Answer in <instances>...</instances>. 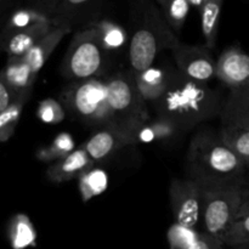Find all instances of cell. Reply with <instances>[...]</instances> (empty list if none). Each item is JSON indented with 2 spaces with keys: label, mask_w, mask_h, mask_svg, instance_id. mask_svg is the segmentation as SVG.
<instances>
[{
  "label": "cell",
  "mask_w": 249,
  "mask_h": 249,
  "mask_svg": "<svg viewBox=\"0 0 249 249\" xmlns=\"http://www.w3.org/2000/svg\"><path fill=\"white\" fill-rule=\"evenodd\" d=\"M157 117L187 129L221 113L220 96L206 83L196 82L180 72L170 73L167 91L153 102Z\"/></svg>",
  "instance_id": "cell-1"
},
{
  "label": "cell",
  "mask_w": 249,
  "mask_h": 249,
  "mask_svg": "<svg viewBox=\"0 0 249 249\" xmlns=\"http://www.w3.org/2000/svg\"><path fill=\"white\" fill-rule=\"evenodd\" d=\"M186 164L190 179L201 187L242 184L247 168L220 138L204 133L192 139Z\"/></svg>",
  "instance_id": "cell-2"
},
{
  "label": "cell",
  "mask_w": 249,
  "mask_h": 249,
  "mask_svg": "<svg viewBox=\"0 0 249 249\" xmlns=\"http://www.w3.org/2000/svg\"><path fill=\"white\" fill-rule=\"evenodd\" d=\"M139 24L129 45L131 73L138 74L152 67L158 53L163 49H174L179 39L170 29L160 9L152 2H141Z\"/></svg>",
  "instance_id": "cell-3"
},
{
  "label": "cell",
  "mask_w": 249,
  "mask_h": 249,
  "mask_svg": "<svg viewBox=\"0 0 249 249\" xmlns=\"http://www.w3.org/2000/svg\"><path fill=\"white\" fill-rule=\"evenodd\" d=\"M106 85L111 109L109 128L135 140L139 129L150 121V114L136 88L134 74L117 73L106 80Z\"/></svg>",
  "instance_id": "cell-4"
},
{
  "label": "cell",
  "mask_w": 249,
  "mask_h": 249,
  "mask_svg": "<svg viewBox=\"0 0 249 249\" xmlns=\"http://www.w3.org/2000/svg\"><path fill=\"white\" fill-rule=\"evenodd\" d=\"M62 102L83 123L99 129L109 128L111 109L106 82L96 79L73 82L63 90Z\"/></svg>",
  "instance_id": "cell-5"
},
{
  "label": "cell",
  "mask_w": 249,
  "mask_h": 249,
  "mask_svg": "<svg viewBox=\"0 0 249 249\" xmlns=\"http://www.w3.org/2000/svg\"><path fill=\"white\" fill-rule=\"evenodd\" d=\"M108 53L100 41L99 34L88 24L77 32L71 41L61 65V72L74 82L94 79L106 70Z\"/></svg>",
  "instance_id": "cell-6"
},
{
  "label": "cell",
  "mask_w": 249,
  "mask_h": 249,
  "mask_svg": "<svg viewBox=\"0 0 249 249\" xmlns=\"http://www.w3.org/2000/svg\"><path fill=\"white\" fill-rule=\"evenodd\" d=\"M242 184L202 187L201 221L204 232L220 238L237 219L242 203Z\"/></svg>",
  "instance_id": "cell-7"
},
{
  "label": "cell",
  "mask_w": 249,
  "mask_h": 249,
  "mask_svg": "<svg viewBox=\"0 0 249 249\" xmlns=\"http://www.w3.org/2000/svg\"><path fill=\"white\" fill-rule=\"evenodd\" d=\"M169 199L174 223L196 229L201 220L202 187L191 179H174L169 187Z\"/></svg>",
  "instance_id": "cell-8"
},
{
  "label": "cell",
  "mask_w": 249,
  "mask_h": 249,
  "mask_svg": "<svg viewBox=\"0 0 249 249\" xmlns=\"http://www.w3.org/2000/svg\"><path fill=\"white\" fill-rule=\"evenodd\" d=\"M179 72L185 77L201 83H207L215 77L216 61L207 46L187 45L181 41L173 49Z\"/></svg>",
  "instance_id": "cell-9"
},
{
  "label": "cell",
  "mask_w": 249,
  "mask_h": 249,
  "mask_svg": "<svg viewBox=\"0 0 249 249\" xmlns=\"http://www.w3.org/2000/svg\"><path fill=\"white\" fill-rule=\"evenodd\" d=\"M215 77L230 89L246 84L249 79V55L240 48H229L216 60Z\"/></svg>",
  "instance_id": "cell-10"
},
{
  "label": "cell",
  "mask_w": 249,
  "mask_h": 249,
  "mask_svg": "<svg viewBox=\"0 0 249 249\" xmlns=\"http://www.w3.org/2000/svg\"><path fill=\"white\" fill-rule=\"evenodd\" d=\"M136 141L133 138L111 128L99 129L84 145L82 146L92 162H101L116 151L126 145H133Z\"/></svg>",
  "instance_id": "cell-11"
},
{
  "label": "cell",
  "mask_w": 249,
  "mask_h": 249,
  "mask_svg": "<svg viewBox=\"0 0 249 249\" xmlns=\"http://www.w3.org/2000/svg\"><path fill=\"white\" fill-rule=\"evenodd\" d=\"M220 116L223 126L249 130V84L230 89Z\"/></svg>",
  "instance_id": "cell-12"
},
{
  "label": "cell",
  "mask_w": 249,
  "mask_h": 249,
  "mask_svg": "<svg viewBox=\"0 0 249 249\" xmlns=\"http://www.w3.org/2000/svg\"><path fill=\"white\" fill-rule=\"evenodd\" d=\"M94 164L84 148L79 147L63 160L53 163L46 174L53 182L62 184L73 179H79L84 173L94 168Z\"/></svg>",
  "instance_id": "cell-13"
},
{
  "label": "cell",
  "mask_w": 249,
  "mask_h": 249,
  "mask_svg": "<svg viewBox=\"0 0 249 249\" xmlns=\"http://www.w3.org/2000/svg\"><path fill=\"white\" fill-rule=\"evenodd\" d=\"M49 17L55 19L58 26L73 27V22L94 18L97 12V2L89 0H63L49 2Z\"/></svg>",
  "instance_id": "cell-14"
},
{
  "label": "cell",
  "mask_w": 249,
  "mask_h": 249,
  "mask_svg": "<svg viewBox=\"0 0 249 249\" xmlns=\"http://www.w3.org/2000/svg\"><path fill=\"white\" fill-rule=\"evenodd\" d=\"M72 27L66 26V24H61V26L56 27L55 29L50 32L48 36H44L43 39L38 41L28 53L24 56H22L24 62L31 67L32 72L36 75L40 72L43 66L45 65L46 61L49 60L51 53L56 49V46L61 43L63 38L67 36L71 32Z\"/></svg>",
  "instance_id": "cell-15"
},
{
  "label": "cell",
  "mask_w": 249,
  "mask_h": 249,
  "mask_svg": "<svg viewBox=\"0 0 249 249\" xmlns=\"http://www.w3.org/2000/svg\"><path fill=\"white\" fill-rule=\"evenodd\" d=\"M135 84L145 101L156 102L164 95L169 85L170 73L158 67H151L143 72L134 74Z\"/></svg>",
  "instance_id": "cell-16"
},
{
  "label": "cell",
  "mask_w": 249,
  "mask_h": 249,
  "mask_svg": "<svg viewBox=\"0 0 249 249\" xmlns=\"http://www.w3.org/2000/svg\"><path fill=\"white\" fill-rule=\"evenodd\" d=\"M58 27L56 22H43L34 24L29 28L17 32L10 38L7 50L11 57H22L26 55L40 39L48 36L53 29Z\"/></svg>",
  "instance_id": "cell-17"
},
{
  "label": "cell",
  "mask_w": 249,
  "mask_h": 249,
  "mask_svg": "<svg viewBox=\"0 0 249 249\" xmlns=\"http://www.w3.org/2000/svg\"><path fill=\"white\" fill-rule=\"evenodd\" d=\"M36 77L38 75L32 72L31 67L24 62L23 57H11L2 73L1 79L15 92L22 95L31 90Z\"/></svg>",
  "instance_id": "cell-18"
},
{
  "label": "cell",
  "mask_w": 249,
  "mask_h": 249,
  "mask_svg": "<svg viewBox=\"0 0 249 249\" xmlns=\"http://www.w3.org/2000/svg\"><path fill=\"white\" fill-rule=\"evenodd\" d=\"M223 5V0H204L203 5L198 10L201 16L202 34L206 40V46L209 50L215 48Z\"/></svg>",
  "instance_id": "cell-19"
},
{
  "label": "cell",
  "mask_w": 249,
  "mask_h": 249,
  "mask_svg": "<svg viewBox=\"0 0 249 249\" xmlns=\"http://www.w3.org/2000/svg\"><path fill=\"white\" fill-rule=\"evenodd\" d=\"M89 26H91L97 32L100 41L107 53L121 50L128 40V34L125 29L109 19L90 22Z\"/></svg>",
  "instance_id": "cell-20"
},
{
  "label": "cell",
  "mask_w": 249,
  "mask_h": 249,
  "mask_svg": "<svg viewBox=\"0 0 249 249\" xmlns=\"http://www.w3.org/2000/svg\"><path fill=\"white\" fill-rule=\"evenodd\" d=\"M178 128L172 122L157 117L155 121H148L143 124L135 135L136 142H152V141H164L177 135Z\"/></svg>",
  "instance_id": "cell-21"
},
{
  "label": "cell",
  "mask_w": 249,
  "mask_h": 249,
  "mask_svg": "<svg viewBox=\"0 0 249 249\" xmlns=\"http://www.w3.org/2000/svg\"><path fill=\"white\" fill-rule=\"evenodd\" d=\"M157 4L170 29L179 33L191 9L189 0H158Z\"/></svg>",
  "instance_id": "cell-22"
},
{
  "label": "cell",
  "mask_w": 249,
  "mask_h": 249,
  "mask_svg": "<svg viewBox=\"0 0 249 249\" xmlns=\"http://www.w3.org/2000/svg\"><path fill=\"white\" fill-rule=\"evenodd\" d=\"M108 186V175L99 168H91L79 178V192L83 202L104 194Z\"/></svg>",
  "instance_id": "cell-23"
},
{
  "label": "cell",
  "mask_w": 249,
  "mask_h": 249,
  "mask_svg": "<svg viewBox=\"0 0 249 249\" xmlns=\"http://www.w3.org/2000/svg\"><path fill=\"white\" fill-rule=\"evenodd\" d=\"M220 139L245 163L246 167H249V130L223 126Z\"/></svg>",
  "instance_id": "cell-24"
},
{
  "label": "cell",
  "mask_w": 249,
  "mask_h": 249,
  "mask_svg": "<svg viewBox=\"0 0 249 249\" xmlns=\"http://www.w3.org/2000/svg\"><path fill=\"white\" fill-rule=\"evenodd\" d=\"M10 240L14 249H24L36 243V229L28 216L18 214L12 219L10 225Z\"/></svg>",
  "instance_id": "cell-25"
},
{
  "label": "cell",
  "mask_w": 249,
  "mask_h": 249,
  "mask_svg": "<svg viewBox=\"0 0 249 249\" xmlns=\"http://www.w3.org/2000/svg\"><path fill=\"white\" fill-rule=\"evenodd\" d=\"M75 143L72 135L68 133H60L56 135L53 142L45 148H41L38 152L39 160L44 162H57L70 156L75 151Z\"/></svg>",
  "instance_id": "cell-26"
},
{
  "label": "cell",
  "mask_w": 249,
  "mask_h": 249,
  "mask_svg": "<svg viewBox=\"0 0 249 249\" xmlns=\"http://www.w3.org/2000/svg\"><path fill=\"white\" fill-rule=\"evenodd\" d=\"M29 96V91L24 92L23 95L18 97L6 111L0 113V142L6 141L7 139L11 138L14 134L15 128L21 117L22 108H23L24 102L27 101Z\"/></svg>",
  "instance_id": "cell-27"
},
{
  "label": "cell",
  "mask_w": 249,
  "mask_h": 249,
  "mask_svg": "<svg viewBox=\"0 0 249 249\" xmlns=\"http://www.w3.org/2000/svg\"><path fill=\"white\" fill-rule=\"evenodd\" d=\"M199 236L201 233L196 229L186 228L177 223L170 226L167 233L170 249H190L197 242Z\"/></svg>",
  "instance_id": "cell-28"
},
{
  "label": "cell",
  "mask_w": 249,
  "mask_h": 249,
  "mask_svg": "<svg viewBox=\"0 0 249 249\" xmlns=\"http://www.w3.org/2000/svg\"><path fill=\"white\" fill-rule=\"evenodd\" d=\"M221 241L225 246L233 248L249 245V215L236 219L224 233Z\"/></svg>",
  "instance_id": "cell-29"
},
{
  "label": "cell",
  "mask_w": 249,
  "mask_h": 249,
  "mask_svg": "<svg viewBox=\"0 0 249 249\" xmlns=\"http://www.w3.org/2000/svg\"><path fill=\"white\" fill-rule=\"evenodd\" d=\"M65 109L62 105L53 99H45L39 104L38 117L46 124H57L65 119Z\"/></svg>",
  "instance_id": "cell-30"
},
{
  "label": "cell",
  "mask_w": 249,
  "mask_h": 249,
  "mask_svg": "<svg viewBox=\"0 0 249 249\" xmlns=\"http://www.w3.org/2000/svg\"><path fill=\"white\" fill-rule=\"evenodd\" d=\"M19 96H21V95L15 92L10 87H7L6 83L0 78V113L6 111V109L9 108Z\"/></svg>",
  "instance_id": "cell-31"
},
{
  "label": "cell",
  "mask_w": 249,
  "mask_h": 249,
  "mask_svg": "<svg viewBox=\"0 0 249 249\" xmlns=\"http://www.w3.org/2000/svg\"><path fill=\"white\" fill-rule=\"evenodd\" d=\"M224 247H225V245L220 238H216L214 236L203 232L201 233L197 242L190 249H224Z\"/></svg>",
  "instance_id": "cell-32"
},
{
  "label": "cell",
  "mask_w": 249,
  "mask_h": 249,
  "mask_svg": "<svg viewBox=\"0 0 249 249\" xmlns=\"http://www.w3.org/2000/svg\"><path fill=\"white\" fill-rule=\"evenodd\" d=\"M243 215H249V187H243L242 203H241L240 213H238L237 218Z\"/></svg>",
  "instance_id": "cell-33"
},
{
  "label": "cell",
  "mask_w": 249,
  "mask_h": 249,
  "mask_svg": "<svg viewBox=\"0 0 249 249\" xmlns=\"http://www.w3.org/2000/svg\"><path fill=\"white\" fill-rule=\"evenodd\" d=\"M235 249H249V245L240 246V247H235Z\"/></svg>",
  "instance_id": "cell-34"
},
{
  "label": "cell",
  "mask_w": 249,
  "mask_h": 249,
  "mask_svg": "<svg viewBox=\"0 0 249 249\" xmlns=\"http://www.w3.org/2000/svg\"><path fill=\"white\" fill-rule=\"evenodd\" d=\"M246 84H249V79H248V82H247V83H246Z\"/></svg>",
  "instance_id": "cell-35"
}]
</instances>
